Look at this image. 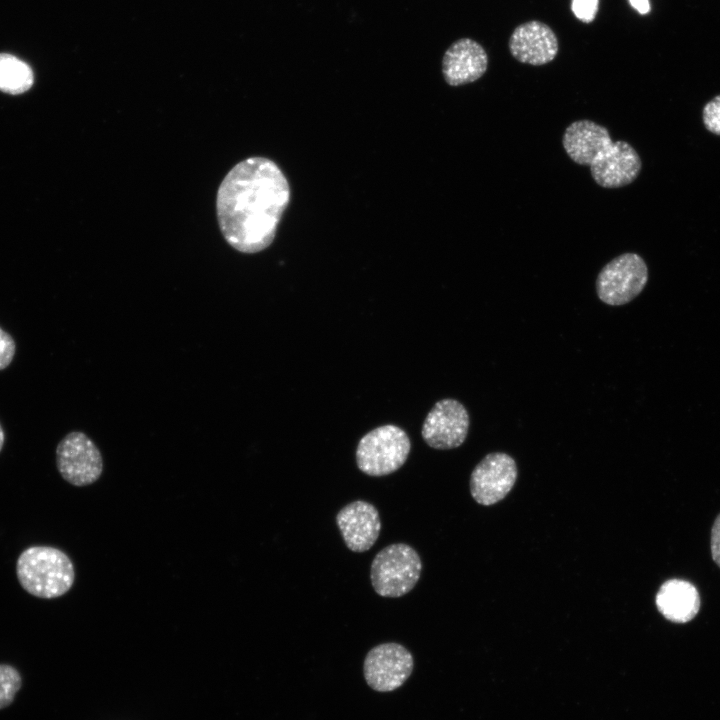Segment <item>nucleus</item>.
Listing matches in <instances>:
<instances>
[{"label":"nucleus","mask_w":720,"mask_h":720,"mask_svg":"<svg viewBox=\"0 0 720 720\" xmlns=\"http://www.w3.org/2000/svg\"><path fill=\"white\" fill-rule=\"evenodd\" d=\"M711 554L720 567V514L716 517L711 529Z\"/></svg>","instance_id":"nucleus-21"},{"label":"nucleus","mask_w":720,"mask_h":720,"mask_svg":"<svg viewBox=\"0 0 720 720\" xmlns=\"http://www.w3.org/2000/svg\"><path fill=\"white\" fill-rule=\"evenodd\" d=\"M421 571L422 561L414 548L405 543L390 544L371 563V584L378 595L398 598L415 587Z\"/></svg>","instance_id":"nucleus-3"},{"label":"nucleus","mask_w":720,"mask_h":720,"mask_svg":"<svg viewBox=\"0 0 720 720\" xmlns=\"http://www.w3.org/2000/svg\"><path fill=\"white\" fill-rule=\"evenodd\" d=\"M656 606L669 621L686 623L699 612L700 596L690 582L671 579L661 585L656 595Z\"/></svg>","instance_id":"nucleus-15"},{"label":"nucleus","mask_w":720,"mask_h":720,"mask_svg":"<svg viewBox=\"0 0 720 720\" xmlns=\"http://www.w3.org/2000/svg\"><path fill=\"white\" fill-rule=\"evenodd\" d=\"M469 424V413L461 402L442 399L427 414L422 426V438L434 449L457 448L465 441Z\"/></svg>","instance_id":"nucleus-8"},{"label":"nucleus","mask_w":720,"mask_h":720,"mask_svg":"<svg viewBox=\"0 0 720 720\" xmlns=\"http://www.w3.org/2000/svg\"><path fill=\"white\" fill-rule=\"evenodd\" d=\"M703 123L708 131L720 135V95L714 97L704 106Z\"/></svg>","instance_id":"nucleus-18"},{"label":"nucleus","mask_w":720,"mask_h":720,"mask_svg":"<svg viewBox=\"0 0 720 720\" xmlns=\"http://www.w3.org/2000/svg\"><path fill=\"white\" fill-rule=\"evenodd\" d=\"M630 5L642 15H646L650 12L649 0H629Z\"/></svg>","instance_id":"nucleus-22"},{"label":"nucleus","mask_w":720,"mask_h":720,"mask_svg":"<svg viewBox=\"0 0 720 720\" xmlns=\"http://www.w3.org/2000/svg\"><path fill=\"white\" fill-rule=\"evenodd\" d=\"M290 195L288 180L273 160L255 156L237 163L216 197L217 220L226 242L248 254L268 248Z\"/></svg>","instance_id":"nucleus-1"},{"label":"nucleus","mask_w":720,"mask_h":720,"mask_svg":"<svg viewBox=\"0 0 720 720\" xmlns=\"http://www.w3.org/2000/svg\"><path fill=\"white\" fill-rule=\"evenodd\" d=\"M411 443L406 432L392 424L365 434L356 449V463L363 473L380 477L398 470L406 462Z\"/></svg>","instance_id":"nucleus-4"},{"label":"nucleus","mask_w":720,"mask_h":720,"mask_svg":"<svg viewBox=\"0 0 720 720\" xmlns=\"http://www.w3.org/2000/svg\"><path fill=\"white\" fill-rule=\"evenodd\" d=\"M16 573L22 588L29 594L52 599L64 595L74 583L71 559L50 546H32L18 557Z\"/></svg>","instance_id":"nucleus-2"},{"label":"nucleus","mask_w":720,"mask_h":720,"mask_svg":"<svg viewBox=\"0 0 720 720\" xmlns=\"http://www.w3.org/2000/svg\"><path fill=\"white\" fill-rule=\"evenodd\" d=\"M34 82L31 67L14 55L0 53V91L18 95L28 91Z\"/></svg>","instance_id":"nucleus-16"},{"label":"nucleus","mask_w":720,"mask_h":720,"mask_svg":"<svg viewBox=\"0 0 720 720\" xmlns=\"http://www.w3.org/2000/svg\"><path fill=\"white\" fill-rule=\"evenodd\" d=\"M412 654L394 642L373 647L363 665L367 684L375 691L390 692L404 684L413 671Z\"/></svg>","instance_id":"nucleus-7"},{"label":"nucleus","mask_w":720,"mask_h":720,"mask_svg":"<svg viewBox=\"0 0 720 720\" xmlns=\"http://www.w3.org/2000/svg\"><path fill=\"white\" fill-rule=\"evenodd\" d=\"M593 180L603 188H620L639 175L642 162L637 151L626 141H616L589 166Z\"/></svg>","instance_id":"nucleus-11"},{"label":"nucleus","mask_w":720,"mask_h":720,"mask_svg":"<svg viewBox=\"0 0 720 720\" xmlns=\"http://www.w3.org/2000/svg\"><path fill=\"white\" fill-rule=\"evenodd\" d=\"M22 685V678L16 668L0 664V709L9 706Z\"/></svg>","instance_id":"nucleus-17"},{"label":"nucleus","mask_w":720,"mask_h":720,"mask_svg":"<svg viewBox=\"0 0 720 720\" xmlns=\"http://www.w3.org/2000/svg\"><path fill=\"white\" fill-rule=\"evenodd\" d=\"M4 440H5V435H4V431H3V429H2V426H1V424H0V451H1L2 447H3Z\"/></svg>","instance_id":"nucleus-23"},{"label":"nucleus","mask_w":720,"mask_h":720,"mask_svg":"<svg viewBox=\"0 0 720 720\" xmlns=\"http://www.w3.org/2000/svg\"><path fill=\"white\" fill-rule=\"evenodd\" d=\"M336 522L346 546L353 552L369 550L381 530L378 510L363 500L344 506L336 515Z\"/></svg>","instance_id":"nucleus-12"},{"label":"nucleus","mask_w":720,"mask_h":720,"mask_svg":"<svg viewBox=\"0 0 720 720\" xmlns=\"http://www.w3.org/2000/svg\"><path fill=\"white\" fill-rule=\"evenodd\" d=\"M599 8V0H571V10L583 23L594 21Z\"/></svg>","instance_id":"nucleus-19"},{"label":"nucleus","mask_w":720,"mask_h":720,"mask_svg":"<svg viewBox=\"0 0 720 720\" xmlns=\"http://www.w3.org/2000/svg\"><path fill=\"white\" fill-rule=\"evenodd\" d=\"M56 464L62 478L82 487L96 482L103 471L102 455L83 432L68 433L57 445Z\"/></svg>","instance_id":"nucleus-6"},{"label":"nucleus","mask_w":720,"mask_h":720,"mask_svg":"<svg viewBox=\"0 0 720 720\" xmlns=\"http://www.w3.org/2000/svg\"><path fill=\"white\" fill-rule=\"evenodd\" d=\"M612 144L608 129L588 119L572 122L562 137V145L569 158L584 166H590Z\"/></svg>","instance_id":"nucleus-14"},{"label":"nucleus","mask_w":720,"mask_h":720,"mask_svg":"<svg viewBox=\"0 0 720 720\" xmlns=\"http://www.w3.org/2000/svg\"><path fill=\"white\" fill-rule=\"evenodd\" d=\"M647 281L644 259L636 253H624L600 270L596 279L597 296L608 305H624L642 292Z\"/></svg>","instance_id":"nucleus-5"},{"label":"nucleus","mask_w":720,"mask_h":720,"mask_svg":"<svg viewBox=\"0 0 720 720\" xmlns=\"http://www.w3.org/2000/svg\"><path fill=\"white\" fill-rule=\"evenodd\" d=\"M509 51L519 62L533 66L550 63L558 53V38L545 23L531 20L518 25L509 38Z\"/></svg>","instance_id":"nucleus-10"},{"label":"nucleus","mask_w":720,"mask_h":720,"mask_svg":"<svg viewBox=\"0 0 720 720\" xmlns=\"http://www.w3.org/2000/svg\"><path fill=\"white\" fill-rule=\"evenodd\" d=\"M16 351L12 336L0 327V370L10 365Z\"/></svg>","instance_id":"nucleus-20"},{"label":"nucleus","mask_w":720,"mask_h":720,"mask_svg":"<svg viewBox=\"0 0 720 720\" xmlns=\"http://www.w3.org/2000/svg\"><path fill=\"white\" fill-rule=\"evenodd\" d=\"M516 478V462L510 455L502 452L490 453L471 473V495L481 505L495 504L510 492Z\"/></svg>","instance_id":"nucleus-9"},{"label":"nucleus","mask_w":720,"mask_h":720,"mask_svg":"<svg viewBox=\"0 0 720 720\" xmlns=\"http://www.w3.org/2000/svg\"><path fill=\"white\" fill-rule=\"evenodd\" d=\"M488 68V55L475 40L461 38L453 42L442 59V73L450 86L475 82Z\"/></svg>","instance_id":"nucleus-13"}]
</instances>
